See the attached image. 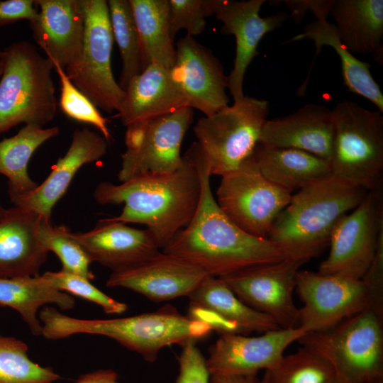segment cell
Here are the masks:
<instances>
[{"label":"cell","mask_w":383,"mask_h":383,"mask_svg":"<svg viewBox=\"0 0 383 383\" xmlns=\"http://www.w3.org/2000/svg\"><path fill=\"white\" fill-rule=\"evenodd\" d=\"M23 341L0 334V383H52L60 377L32 361Z\"/></svg>","instance_id":"836d02e7"},{"label":"cell","mask_w":383,"mask_h":383,"mask_svg":"<svg viewBox=\"0 0 383 383\" xmlns=\"http://www.w3.org/2000/svg\"><path fill=\"white\" fill-rule=\"evenodd\" d=\"M6 211V209H5L0 201V219L4 216Z\"/></svg>","instance_id":"f6af8a7d"},{"label":"cell","mask_w":383,"mask_h":383,"mask_svg":"<svg viewBox=\"0 0 383 383\" xmlns=\"http://www.w3.org/2000/svg\"><path fill=\"white\" fill-rule=\"evenodd\" d=\"M38 16L30 23L33 38L52 63L65 70L81 57L84 21L80 0H36Z\"/></svg>","instance_id":"44dd1931"},{"label":"cell","mask_w":383,"mask_h":383,"mask_svg":"<svg viewBox=\"0 0 383 383\" xmlns=\"http://www.w3.org/2000/svg\"><path fill=\"white\" fill-rule=\"evenodd\" d=\"M307 333L301 327L269 331L255 337L221 333L206 359L208 370L211 375L257 374L277 365L285 350Z\"/></svg>","instance_id":"2e32d148"},{"label":"cell","mask_w":383,"mask_h":383,"mask_svg":"<svg viewBox=\"0 0 383 383\" xmlns=\"http://www.w3.org/2000/svg\"><path fill=\"white\" fill-rule=\"evenodd\" d=\"M184 157V165L174 172L138 175L119 184L102 182L94 198L103 205L123 204L113 219L145 225L163 249L189 223L200 198L197 167L187 154Z\"/></svg>","instance_id":"7a4b0ae2"},{"label":"cell","mask_w":383,"mask_h":383,"mask_svg":"<svg viewBox=\"0 0 383 383\" xmlns=\"http://www.w3.org/2000/svg\"><path fill=\"white\" fill-rule=\"evenodd\" d=\"M172 77L187 106L209 116L228 106V77L219 60L194 37L186 35L175 45Z\"/></svg>","instance_id":"9a60e30c"},{"label":"cell","mask_w":383,"mask_h":383,"mask_svg":"<svg viewBox=\"0 0 383 383\" xmlns=\"http://www.w3.org/2000/svg\"><path fill=\"white\" fill-rule=\"evenodd\" d=\"M59 133L57 126L25 125L13 136L0 141V174L8 179L9 197L26 194L38 186L28 174V162L41 145Z\"/></svg>","instance_id":"4dcf8cb0"},{"label":"cell","mask_w":383,"mask_h":383,"mask_svg":"<svg viewBox=\"0 0 383 383\" xmlns=\"http://www.w3.org/2000/svg\"><path fill=\"white\" fill-rule=\"evenodd\" d=\"M41 277L50 287L95 303L107 314H121L128 309L127 304L110 297L94 286L90 280L77 274L62 270L46 272Z\"/></svg>","instance_id":"8d00e7d4"},{"label":"cell","mask_w":383,"mask_h":383,"mask_svg":"<svg viewBox=\"0 0 383 383\" xmlns=\"http://www.w3.org/2000/svg\"><path fill=\"white\" fill-rule=\"evenodd\" d=\"M80 4L84 21L81 57L65 73L97 109L118 113L125 92L116 82L111 68L114 40L107 1L80 0Z\"/></svg>","instance_id":"9c48e42d"},{"label":"cell","mask_w":383,"mask_h":383,"mask_svg":"<svg viewBox=\"0 0 383 383\" xmlns=\"http://www.w3.org/2000/svg\"><path fill=\"white\" fill-rule=\"evenodd\" d=\"M304 38L313 40L316 55L322 46L333 48L340 57L342 75L345 85L352 92L360 95L374 104L378 111L383 112V94L370 72V64L360 60L342 43L335 25L327 20L315 21L306 26L301 33L297 34L287 43Z\"/></svg>","instance_id":"f1b7e54d"},{"label":"cell","mask_w":383,"mask_h":383,"mask_svg":"<svg viewBox=\"0 0 383 383\" xmlns=\"http://www.w3.org/2000/svg\"><path fill=\"white\" fill-rule=\"evenodd\" d=\"M38 10L33 0L0 1V27L21 20H35Z\"/></svg>","instance_id":"60d3db41"},{"label":"cell","mask_w":383,"mask_h":383,"mask_svg":"<svg viewBox=\"0 0 383 383\" xmlns=\"http://www.w3.org/2000/svg\"><path fill=\"white\" fill-rule=\"evenodd\" d=\"M188 297L189 316L220 334L262 333L280 328L270 317L240 300L219 277L208 275Z\"/></svg>","instance_id":"d6986e66"},{"label":"cell","mask_w":383,"mask_h":383,"mask_svg":"<svg viewBox=\"0 0 383 383\" xmlns=\"http://www.w3.org/2000/svg\"><path fill=\"white\" fill-rule=\"evenodd\" d=\"M372 383H383V380L372 382Z\"/></svg>","instance_id":"7dc6e473"},{"label":"cell","mask_w":383,"mask_h":383,"mask_svg":"<svg viewBox=\"0 0 383 383\" xmlns=\"http://www.w3.org/2000/svg\"><path fill=\"white\" fill-rule=\"evenodd\" d=\"M334 131L333 110L308 104L288 116L267 119L258 143L303 150L331 162Z\"/></svg>","instance_id":"603a6c76"},{"label":"cell","mask_w":383,"mask_h":383,"mask_svg":"<svg viewBox=\"0 0 383 383\" xmlns=\"http://www.w3.org/2000/svg\"><path fill=\"white\" fill-rule=\"evenodd\" d=\"M196 341L182 346L179 357V372L174 383H210L211 374L206 361Z\"/></svg>","instance_id":"f35d334b"},{"label":"cell","mask_w":383,"mask_h":383,"mask_svg":"<svg viewBox=\"0 0 383 383\" xmlns=\"http://www.w3.org/2000/svg\"><path fill=\"white\" fill-rule=\"evenodd\" d=\"M298 341L331 365L338 383L383 380V317L371 308Z\"/></svg>","instance_id":"8992f818"},{"label":"cell","mask_w":383,"mask_h":383,"mask_svg":"<svg viewBox=\"0 0 383 383\" xmlns=\"http://www.w3.org/2000/svg\"><path fill=\"white\" fill-rule=\"evenodd\" d=\"M269 113L266 100L245 96L209 116L193 130L210 175H223L252 155Z\"/></svg>","instance_id":"ba28073f"},{"label":"cell","mask_w":383,"mask_h":383,"mask_svg":"<svg viewBox=\"0 0 383 383\" xmlns=\"http://www.w3.org/2000/svg\"><path fill=\"white\" fill-rule=\"evenodd\" d=\"M304 262L284 259L248 267L219 277L248 306L272 319L280 328L299 324L294 302L296 275Z\"/></svg>","instance_id":"4fadbf2b"},{"label":"cell","mask_w":383,"mask_h":383,"mask_svg":"<svg viewBox=\"0 0 383 383\" xmlns=\"http://www.w3.org/2000/svg\"><path fill=\"white\" fill-rule=\"evenodd\" d=\"M139 35L142 70L155 63L171 69L176 48L169 23L168 0H128Z\"/></svg>","instance_id":"83f0119b"},{"label":"cell","mask_w":383,"mask_h":383,"mask_svg":"<svg viewBox=\"0 0 383 383\" xmlns=\"http://www.w3.org/2000/svg\"><path fill=\"white\" fill-rule=\"evenodd\" d=\"M2 72H3V64H2V61L0 59V77L1 76Z\"/></svg>","instance_id":"bcb514c9"},{"label":"cell","mask_w":383,"mask_h":383,"mask_svg":"<svg viewBox=\"0 0 383 383\" xmlns=\"http://www.w3.org/2000/svg\"><path fill=\"white\" fill-rule=\"evenodd\" d=\"M265 2V0L216 1L214 15L222 23L221 33L233 35L235 38L234 65L228 76V89L233 101L245 96V74L258 53L260 42L267 33L282 26L288 18L284 12L261 17L260 11Z\"/></svg>","instance_id":"ac0fdd59"},{"label":"cell","mask_w":383,"mask_h":383,"mask_svg":"<svg viewBox=\"0 0 383 383\" xmlns=\"http://www.w3.org/2000/svg\"><path fill=\"white\" fill-rule=\"evenodd\" d=\"M209 274L178 256L159 252L135 266L112 272L108 287H123L155 302L189 296Z\"/></svg>","instance_id":"e0dca14e"},{"label":"cell","mask_w":383,"mask_h":383,"mask_svg":"<svg viewBox=\"0 0 383 383\" xmlns=\"http://www.w3.org/2000/svg\"><path fill=\"white\" fill-rule=\"evenodd\" d=\"M0 59V135L21 123L43 127L52 121L57 101L51 60L24 40L6 48Z\"/></svg>","instance_id":"5b68a950"},{"label":"cell","mask_w":383,"mask_h":383,"mask_svg":"<svg viewBox=\"0 0 383 383\" xmlns=\"http://www.w3.org/2000/svg\"><path fill=\"white\" fill-rule=\"evenodd\" d=\"M52 64L60 82L59 106L62 111L72 119L94 126L106 141H109L111 135L107 126V119L101 114L91 101L76 87L65 70L57 63Z\"/></svg>","instance_id":"d590c367"},{"label":"cell","mask_w":383,"mask_h":383,"mask_svg":"<svg viewBox=\"0 0 383 383\" xmlns=\"http://www.w3.org/2000/svg\"><path fill=\"white\" fill-rule=\"evenodd\" d=\"M367 192L332 174L292 195L275 219L267 239L285 259L306 263L329 245L335 225L357 206Z\"/></svg>","instance_id":"277c9868"},{"label":"cell","mask_w":383,"mask_h":383,"mask_svg":"<svg viewBox=\"0 0 383 383\" xmlns=\"http://www.w3.org/2000/svg\"><path fill=\"white\" fill-rule=\"evenodd\" d=\"M107 4L113 40L122 61L118 84L124 90L128 82L142 72L140 43L129 1L109 0Z\"/></svg>","instance_id":"d6a6232c"},{"label":"cell","mask_w":383,"mask_h":383,"mask_svg":"<svg viewBox=\"0 0 383 383\" xmlns=\"http://www.w3.org/2000/svg\"><path fill=\"white\" fill-rule=\"evenodd\" d=\"M252 156L266 179L290 193L332 174L330 162L297 149L257 143Z\"/></svg>","instance_id":"4316f807"},{"label":"cell","mask_w":383,"mask_h":383,"mask_svg":"<svg viewBox=\"0 0 383 383\" xmlns=\"http://www.w3.org/2000/svg\"><path fill=\"white\" fill-rule=\"evenodd\" d=\"M382 196V190L368 192L350 213L337 222L330 237V252L318 272L362 279L383 230Z\"/></svg>","instance_id":"7c38bea8"},{"label":"cell","mask_w":383,"mask_h":383,"mask_svg":"<svg viewBox=\"0 0 383 383\" xmlns=\"http://www.w3.org/2000/svg\"><path fill=\"white\" fill-rule=\"evenodd\" d=\"M296 290L303 303L299 327L308 333L331 328L371 306L362 279L299 270Z\"/></svg>","instance_id":"5bb4252c"},{"label":"cell","mask_w":383,"mask_h":383,"mask_svg":"<svg viewBox=\"0 0 383 383\" xmlns=\"http://www.w3.org/2000/svg\"><path fill=\"white\" fill-rule=\"evenodd\" d=\"M41 335L48 340L86 333L106 336L154 362L160 351L174 344L183 346L206 337L213 329L206 323L180 313L166 305L136 316L111 319H80L44 306L39 312Z\"/></svg>","instance_id":"3957f363"},{"label":"cell","mask_w":383,"mask_h":383,"mask_svg":"<svg viewBox=\"0 0 383 383\" xmlns=\"http://www.w3.org/2000/svg\"><path fill=\"white\" fill-rule=\"evenodd\" d=\"M342 43L351 53L382 60L383 1L333 0L330 13Z\"/></svg>","instance_id":"484cf974"},{"label":"cell","mask_w":383,"mask_h":383,"mask_svg":"<svg viewBox=\"0 0 383 383\" xmlns=\"http://www.w3.org/2000/svg\"><path fill=\"white\" fill-rule=\"evenodd\" d=\"M106 152L107 141L103 135L86 128L74 130L67 152L58 159L48 177L33 191L10 196L11 203L50 218L53 207L80 167L99 160Z\"/></svg>","instance_id":"7402d4cb"},{"label":"cell","mask_w":383,"mask_h":383,"mask_svg":"<svg viewBox=\"0 0 383 383\" xmlns=\"http://www.w3.org/2000/svg\"><path fill=\"white\" fill-rule=\"evenodd\" d=\"M185 154L197 167L200 198L189 223L174 236L163 252L184 259L216 277L285 259L273 243L243 231L222 211L212 194L211 175L197 143H194Z\"/></svg>","instance_id":"6da1fadb"},{"label":"cell","mask_w":383,"mask_h":383,"mask_svg":"<svg viewBox=\"0 0 383 383\" xmlns=\"http://www.w3.org/2000/svg\"><path fill=\"white\" fill-rule=\"evenodd\" d=\"M40 217L26 208L6 209L0 219V278L39 275L48 254L37 237Z\"/></svg>","instance_id":"cb8c5ba5"},{"label":"cell","mask_w":383,"mask_h":383,"mask_svg":"<svg viewBox=\"0 0 383 383\" xmlns=\"http://www.w3.org/2000/svg\"><path fill=\"white\" fill-rule=\"evenodd\" d=\"M1 55H2V51H0V58L1 57Z\"/></svg>","instance_id":"c3c4849f"},{"label":"cell","mask_w":383,"mask_h":383,"mask_svg":"<svg viewBox=\"0 0 383 383\" xmlns=\"http://www.w3.org/2000/svg\"><path fill=\"white\" fill-rule=\"evenodd\" d=\"M118 374L112 370H99L81 375L73 383H119Z\"/></svg>","instance_id":"7bdbcfd3"},{"label":"cell","mask_w":383,"mask_h":383,"mask_svg":"<svg viewBox=\"0 0 383 383\" xmlns=\"http://www.w3.org/2000/svg\"><path fill=\"white\" fill-rule=\"evenodd\" d=\"M217 204L238 227L257 238H267L292 194L266 179L252 155L235 170L221 177Z\"/></svg>","instance_id":"30bf717a"},{"label":"cell","mask_w":383,"mask_h":383,"mask_svg":"<svg viewBox=\"0 0 383 383\" xmlns=\"http://www.w3.org/2000/svg\"><path fill=\"white\" fill-rule=\"evenodd\" d=\"M362 280L370 294V308L383 317V230L379 234L375 255Z\"/></svg>","instance_id":"ab89813d"},{"label":"cell","mask_w":383,"mask_h":383,"mask_svg":"<svg viewBox=\"0 0 383 383\" xmlns=\"http://www.w3.org/2000/svg\"><path fill=\"white\" fill-rule=\"evenodd\" d=\"M169 23L172 38L180 30L194 37L202 33L206 19L215 13L217 0H168Z\"/></svg>","instance_id":"74e56055"},{"label":"cell","mask_w":383,"mask_h":383,"mask_svg":"<svg viewBox=\"0 0 383 383\" xmlns=\"http://www.w3.org/2000/svg\"><path fill=\"white\" fill-rule=\"evenodd\" d=\"M37 237L48 252L57 255L62 262V270L89 280L94 278L89 269L90 258L65 226H55L52 224L50 218L40 216Z\"/></svg>","instance_id":"e575fe53"},{"label":"cell","mask_w":383,"mask_h":383,"mask_svg":"<svg viewBox=\"0 0 383 383\" xmlns=\"http://www.w3.org/2000/svg\"><path fill=\"white\" fill-rule=\"evenodd\" d=\"M193 109L184 106L145 123L127 127L126 152L118 174L120 182L142 174H167L184 162L183 138L193 121Z\"/></svg>","instance_id":"8fae6325"},{"label":"cell","mask_w":383,"mask_h":383,"mask_svg":"<svg viewBox=\"0 0 383 383\" xmlns=\"http://www.w3.org/2000/svg\"><path fill=\"white\" fill-rule=\"evenodd\" d=\"M332 174L368 192L382 190L383 116L343 100L333 110Z\"/></svg>","instance_id":"52a82bcc"},{"label":"cell","mask_w":383,"mask_h":383,"mask_svg":"<svg viewBox=\"0 0 383 383\" xmlns=\"http://www.w3.org/2000/svg\"><path fill=\"white\" fill-rule=\"evenodd\" d=\"M91 262L112 270L138 265L158 253L160 248L148 229H139L111 218L99 220L84 233H72Z\"/></svg>","instance_id":"ffe728a7"},{"label":"cell","mask_w":383,"mask_h":383,"mask_svg":"<svg viewBox=\"0 0 383 383\" xmlns=\"http://www.w3.org/2000/svg\"><path fill=\"white\" fill-rule=\"evenodd\" d=\"M295 21H301L306 12L311 11L318 21L326 20L333 0L284 1Z\"/></svg>","instance_id":"b9f144b4"},{"label":"cell","mask_w":383,"mask_h":383,"mask_svg":"<svg viewBox=\"0 0 383 383\" xmlns=\"http://www.w3.org/2000/svg\"><path fill=\"white\" fill-rule=\"evenodd\" d=\"M338 383L331 365L317 353L302 345L284 355L274 367L265 370L259 383Z\"/></svg>","instance_id":"1f68e13d"},{"label":"cell","mask_w":383,"mask_h":383,"mask_svg":"<svg viewBox=\"0 0 383 383\" xmlns=\"http://www.w3.org/2000/svg\"><path fill=\"white\" fill-rule=\"evenodd\" d=\"M124 92L117 116L126 127L145 123L187 106L170 69L155 63L133 77Z\"/></svg>","instance_id":"d4e9b609"},{"label":"cell","mask_w":383,"mask_h":383,"mask_svg":"<svg viewBox=\"0 0 383 383\" xmlns=\"http://www.w3.org/2000/svg\"><path fill=\"white\" fill-rule=\"evenodd\" d=\"M74 304L72 296L50 287L41 275L0 278V306L16 311L34 335H41L42 324L37 314L43 306L55 304L62 310H68Z\"/></svg>","instance_id":"f546056e"},{"label":"cell","mask_w":383,"mask_h":383,"mask_svg":"<svg viewBox=\"0 0 383 383\" xmlns=\"http://www.w3.org/2000/svg\"><path fill=\"white\" fill-rule=\"evenodd\" d=\"M210 383H259L257 374L211 375Z\"/></svg>","instance_id":"ee69618b"}]
</instances>
